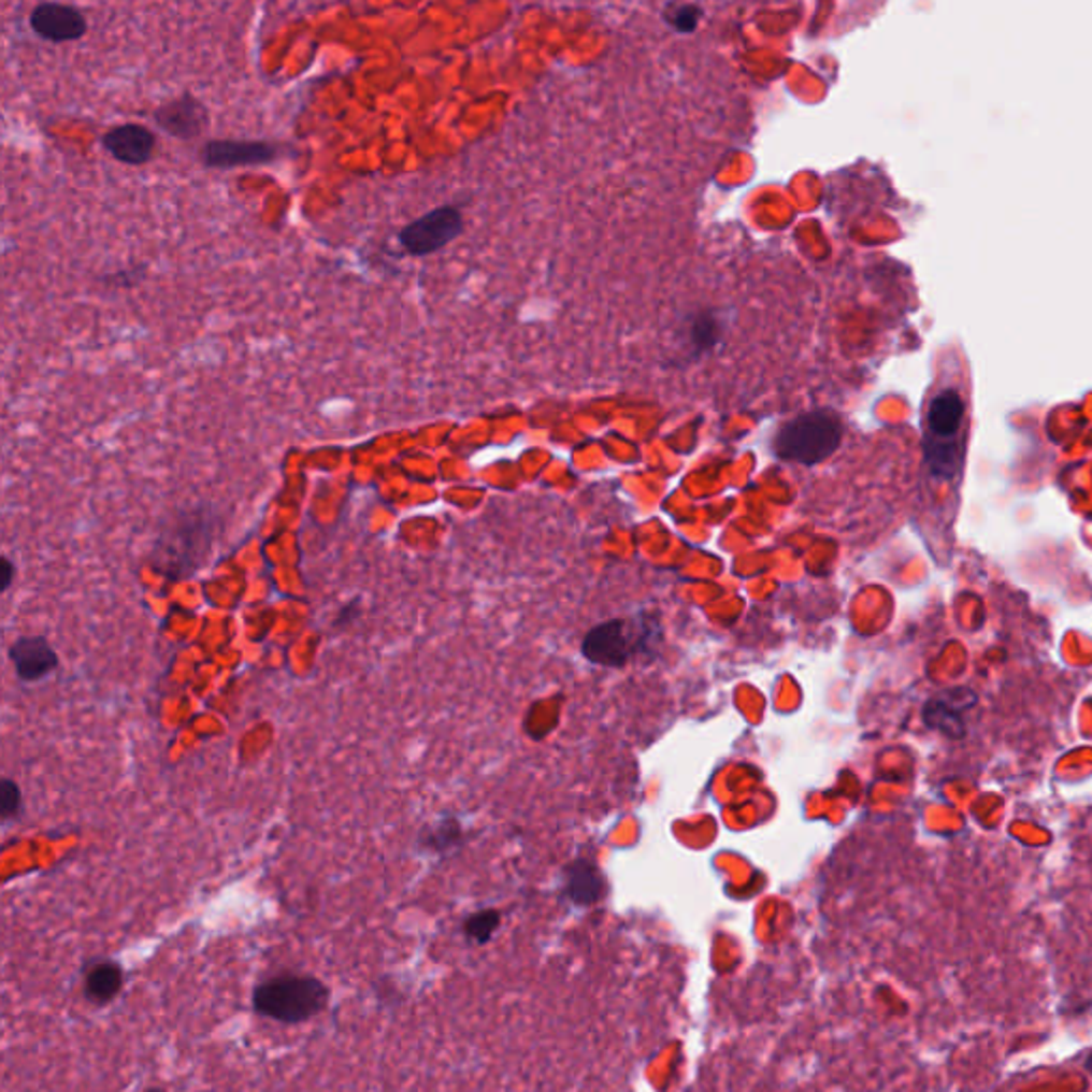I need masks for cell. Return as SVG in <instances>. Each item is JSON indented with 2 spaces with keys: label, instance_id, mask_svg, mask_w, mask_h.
Segmentation results:
<instances>
[{
  "label": "cell",
  "instance_id": "1",
  "mask_svg": "<svg viewBox=\"0 0 1092 1092\" xmlns=\"http://www.w3.org/2000/svg\"><path fill=\"white\" fill-rule=\"evenodd\" d=\"M952 359L948 383L937 380L924 410V461L939 480H954L964 465L968 437V383Z\"/></svg>",
  "mask_w": 1092,
  "mask_h": 1092
},
{
  "label": "cell",
  "instance_id": "2",
  "mask_svg": "<svg viewBox=\"0 0 1092 1092\" xmlns=\"http://www.w3.org/2000/svg\"><path fill=\"white\" fill-rule=\"evenodd\" d=\"M331 1003V988L314 975L282 973L259 981L253 990L257 1016L279 1024H303L325 1014Z\"/></svg>",
  "mask_w": 1092,
  "mask_h": 1092
},
{
  "label": "cell",
  "instance_id": "3",
  "mask_svg": "<svg viewBox=\"0 0 1092 1092\" xmlns=\"http://www.w3.org/2000/svg\"><path fill=\"white\" fill-rule=\"evenodd\" d=\"M214 521L205 511H188L175 517L154 546L156 567L173 578L195 572L210 552Z\"/></svg>",
  "mask_w": 1092,
  "mask_h": 1092
},
{
  "label": "cell",
  "instance_id": "4",
  "mask_svg": "<svg viewBox=\"0 0 1092 1092\" xmlns=\"http://www.w3.org/2000/svg\"><path fill=\"white\" fill-rule=\"evenodd\" d=\"M840 437L843 425L832 412H805L779 429L775 452L786 461L816 465L838 448Z\"/></svg>",
  "mask_w": 1092,
  "mask_h": 1092
},
{
  "label": "cell",
  "instance_id": "5",
  "mask_svg": "<svg viewBox=\"0 0 1092 1092\" xmlns=\"http://www.w3.org/2000/svg\"><path fill=\"white\" fill-rule=\"evenodd\" d=\"M463 231V218L455 207H437L402 229L400 242L414 257L431 255L448 246Z\"/></svg>",
  "mask_w": 1092,
  "mask_h": 1092
},
{
  "label": "cell",
  "instance_id": "6",
  "mask_svg": "<svg viewBox=\"0 0 1092 1092\" xmlns=\"http://www.w3.org/2000/svg\"><path fill=\"white\" fill-rule=\"evenodd\" d=\"M638 649L628 621L613 619L593 628L583 641V656L600 666H623Z\"/></svg>",
  "mask_w": 1092,
  "mask_h": 1092
},
{
  "label": "cell",
  "instance_id": "7",
  "mask_svg": "<svg viewBox=\"0 0 1092 1092\" xmlns=\"http://www.w3.org/2000/svg\"><path fill=\"white\" fill-rule=\"evenodd\" d=\"M30 28L45 41L64 43L82 39L86 34L88 24L86 17L75 6L43 2L34 6L30 13Z\"/></svg>",
  "mask_w": 1092,
  "mask_h": 1092
},
{
  "label": "cell",
  "instance_id": "8",
  "mask_svg": "<svg viewBox=\"0 0 1092 1092\" xmlns=\"http://www.w3.org/2000/svg\"><path fill=\"white\" fill-rule=\"evenodd\" d=\"M82 975H84V979H82L84 996L88 1003H92L97 1007H105L112 1001H116L120 996V992L125 990V981H127V973H125L123 964L112 958H105V956L90 958L84 964Z\"/></svg>",
  "mask_w": 1092,
  "mask_h": 1092
},
{
  "label": "cell",
  "instance_id": "9",
  "mask_svg": "<svg viewBox=\"0 0 1092 1092\" xmlns=\"http://www.w3.org/2000/svg\"><path fill=\"white\" fill-rule=\"evenodd\" d=\"M275 158V147L261 141H210L203 147V162L212 169L265 164Z\"/></svg>",
  "mask_w": 1092,
  "mask_h": 1092
},
{
  "label": "cell",
  "instance_id": "10",
  "mask_svg": "<svg viewBox=\"0 0 1092 1092\" xmlns=\"http://www.w3.org/2000/svg\"><path fill=\"white\" fill-rule=\"evenodd\" d=\"M9 658L17 677L26 682L41 681L58 666L56 651L41 636L17 638L9 649Z\"/></svg>",
  "mask_w": 1092,
  "mask_h": 1092
},
{
  "label": "cell",
  "instance_id": "11",
  "mask_svg": "<svg viewBox=\"0 0 1092 1092\" xmlns=\"http://www.w3.org/2000/svg\"><path fill=\"white\" fill-rule=\"evenodd\" d=\"M156 125L177 139H192L199 135L207 123L205 107L192 97H179L175 101L164 103L154 114Z\"/></svg>",
  "mask_w": 1092,
  "mask_h": 1092
},
{
  "label": "cell",
  "instance_id": "12",
  "mask_svg": "<svg viewBox=\"0 0 1092 1092\" xmlns=\"http://www.w3.org/2000/svg\"><path fill=\"white\" fill-rule=\"evenodd\" d=\"M156 139L141 125H125L103 136V147L120 162L143 164L152 158Z\"/></svg>",
  "mask_w": 1092,
  "mask_h": 1092
},
{
  "label": "cell",
  "instance_id": "13",
  "mask_svg": "<svg viewBox=\"0 0 1092 1092\" xmlns=\"http://www.w3.org/2000/svg\"><path fill=\"white\" fill-rule=\"evenodd\" d=\"M604 892V881L591 862H576L567 871V896L576 905H591Z\"/></svg>",
  "mask_w": 1092,
  "mask_h": 1092
},
{
  "label": "cell",
  "instance_id": "14",
  "mask_svg": "<svg viewBox=\"0 0 1092 1092\" xmlns=\"http://www.w3.org/2000/svg\"><path fill=\"white\" fill-rule=\"evenodd\" d=\"M459 840H461V825L455 819H442L435 825H427L418 836V845L422 849L435 851V853L448 851L450 847L459 845Z\"/></svg>",
  "mask_w": 1092,
  "mask_h": 1092
},
{
  "label": "cell",
  "instance_id": "15",
  "mask_svg": "<svg viewBox=\"0 0 1092 1092\" xmlns=\"http://www.w3.org/2000/svg\"><path fill=\"white\" fill-rule=\"evenodd\" d=\"M498 926H500V914L493 911V909H483V911L472 914L463 922V933H465V937L472 944L483 946V944H487L493 937Z\"/></svg>",
  "mask_w": 1092,
  "mask_h": 1092
},
{
  "label": "cell",
  "instance_id": "16",
  "mask_svg": "<svg viewBox=\"0 0 1092 1092\" xmlns=\"http://www.w3.org/2000/svg\"><path fill=\"white\" fill-rule=\"evenodd\" d=\"M21 811V790L13 779H2L0 784V816L4 821L17 818Z\"/></svg>",
  "mask_w": 1092,
  "mask_h": 1092
},
{
  "label": "cell",
  "instance_id": "17",
  "mask_svg": "<svg viewBox=\"0 0 1092 1092\" xmlns=\"http://www.w3.org/2000/svg\"><path fill=\"white\" fill-rule=\"evenodd\" d=\"M675 26L677 30L681 32H691L695 26H698V19H700V9L698 6H691V4H682L675 9Z\"/></svg>",
  "mask_w": 1092,
  "mask_h": 1092
},
{
  "label": "cell",
  "instance_id": "18",
  "mask_svg": "<svg viewBox=\"0 0 1092 1092\" xmlns=\"http://www.w3.org/2000/svg\"><path fill=\"white\" fill-rule=\"evenodd\" d=\"M13 563L9 557H2V583H0V589L6 591L11 587V580H13Z\"/></svg>",
  "mask_w": 1092,
  "mask_h": 1092
},
{
  "label": "cell",
  "instance_id": "19",
  "mask_svg": "<svg viewBox=\"0 0 1092 1092\" xmlns=\"http://www.w3.org/2000/svg\"><path fill=\"white\" fill-rule=\"evenodd\" d=\"M353 615H355V608H350V606H348V608L344 610V615L340 613V619L335 621V626H346V623L353 619Z\"/></svg>",
  "mask_w": 1092,
  "mask_h": 1092
},
{
  "label": "cell",
  "instance_id": "20",
  "mask_svg": "<svg viewBox=\"0 0 1092 1092\" xmlns=\"http://www.w3.org/2000/svg\"><path fill=\"white\" fill-rule=\"evenodd\" d=\"M143 1092H167V1091H164V1089H160V1087H147V1089H143Z\"/></svg>",
  "mask_w": 1092,
  "mask_h": 1092
},
{
  "label": "cell",
  "instance_id": "21",
  "mask_svg": "<svg viewBox=\"0 0 1092 1092\" xmlns=\"http://www.w3.org/2000/svg\"><path fill=\"white\" fill-rule=\"evenodd\" d=\"M1087 1069H1089V1074L1092 1076V1052L1089 1054V1059H1087Z\"/></svg>",
  "mask_w": 1092,
  "mask_h": 1092
}]
</instances>
